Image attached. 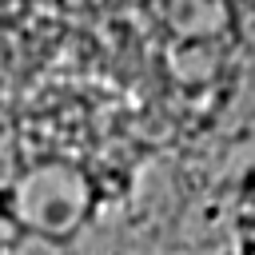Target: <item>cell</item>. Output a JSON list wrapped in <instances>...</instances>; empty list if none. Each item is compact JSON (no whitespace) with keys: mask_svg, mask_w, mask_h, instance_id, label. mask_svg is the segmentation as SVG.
Instances as JSON below:
<instances>
[{"mask_svg":"<svg viewBox=\"0 0 255 255\" xmlns=\"http://www.w3.org/2000/svg\"><path fill=\"white\" fill-rule=\"evenodd\" d=\"M36 48L155 128L255 120V0H20Z\"/></svg>","mask_w":255,"mask_h":255,"instance_id":"6da1fadb","label":"cell"}]
</instances>
